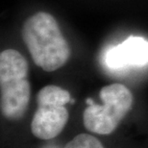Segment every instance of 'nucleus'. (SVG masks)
<instances>
[{"label":"nucleus","instance_id":"1","mask_svg":"<svg viewBox=\"0 0 148 148\" xmlns=\"http://www.w3.org/2000/svg\"><path fill=\"white\" fill-rule=\"evenodd\" d=\"M21 35L34 63L44 71H55L69 61L70 47L52 14L38 12L28 17Z\"/></svg>","mask_w":148,"mask_h":148},{"label":"nucleus","instance_id":"2","mask_svg":"<svg viewBox=\"0 0 148 148\" xmlns=\"http://www.w3.org/2000/svg\"><path fill=\"white\" fill-rule=\"evenodd\" d=\"M28 62L14 49L0 54L1 114L8 120H19L27 111L31 97L28 79Z\"/></svg>","mask_w":148,"mask_h":148},{"label":"nucleus","instance_id":"3","mask_svg":"<svg viewBox=\"0 0 148 148\" xmlns=\"http://www.w3.org/2000/svg\"><path fill=\"white\" fill-rule=\"evenodd\" d=\"M99 97L102 105L95 104L91 98L86 100L88 107L83 112V123L91 133L110 135L131 110L134 97L128 88L118 83L103 87Z\"/></svg>","mask_w":148,"mask_h":148},{"label":"nucleus","instance_id":"4","mask_svg":"<svg viewBox=\"0 0 148 148\" xmlns=\"http://www.w3.org/2000/svg\"><path fill=\"white\" fill-rule=\"evenodd\" d=\"M70 99V93L59 86L48 85L38 90L36 96L38 108L31 123L35 137L47 140L61 134L69 121L66 105Z\"/></svg>","mask_w":148,"mask_h":148},{"label":"nucleus","instance_id":"5","mask_svg":"<svg viewBox=\"0 0 148 148\" xmlns=\"http://www.w3.org/2000/svg\"><path fill=\"white\" fill-rule=\"evenodd\" d=\"M105 64L111 69L143 66L148 64V40L131 36L106 52Z\"/></svg>","mask_w":148,"mask_h":148},{"label":"nucleus","instance_id":"6","mask_svg":"<svg viewBox=\"0 0 148 148\" xmlns=\"http://www.w3.org/2000/svg\"><path fill=\"white\" fill-rule=\"evenodd\" d=\"M64 148H105L101 141L88 134H79L66 143Z\"/></svg>","mask_w":148,"mask_h":148}]
</instances>
